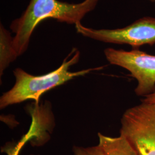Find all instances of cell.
Segmentation results:
<instances>
[{
    "label": "cell",
    "mask_w": 155,
    "mask_h": 155,
    "mask_svg": "<svg viewBox=\"0 0 155 155\" xmlns=\"http://www.w3.org/2000/svg\"><path fill=\"white\" fill-rule=\"evenodd\" d=\"M72 152L73 155H105L98 145L89 147L74 146Z\"/></svg>",
    "instance_id": "7"
},
{
    "label": "cell",
    "mask_w": 155,
    "mask_h": 155,
    "mask_svg": "<svg viewBox=\"0 0 155 155\" xmlns=\"http://www.w3.org/2000/svg\"><path fill=\"white\" fill-rule=\"evenodd\" d=\"M13 37L4 26L0 25V77L18 57L13 46Z\"/></svg>",
    "instance_id": "6"
},
{
    "label": "cell",
    "mask_w": 155,
    "mask_h": 155,
    "mask_svg": "<svg viewBox=\"0 0 155 155\" xmlns=\"http://www.w3.org/2000/svg\"><path fill=\"white\" fill-rule=\"evenodd\" d=\"M78 33L84 37L107 43L127 45L134 49L155 44V18L144 17L122 28L114 29L88 28L79 22L75 25Z\"/></svg>",
    "instance_id": "3"
},
{
    "label": "cell",
    "mask_w": 155,
    "mask_h": 155,
    "mask_svg": "<svg viewBox=\"0 0 155 155\" xmlns=\"http://www.w3.org/2000/svg\"><path fill=\"white\" fill-rule=\"evenodd\" d=\"M100 1L84 0L80 3L70 4L59 0H31L21 16L14 20L10 25L15 34L13 42L18 56L26 52L32 33L41 21L52 18L75 25L93 11Z\"/></svg>",
    "instance_id": "1"
},
{
    "label": "cell",
    "mask_w": 155,
    "mask_h": 155,
    "mask_svg": "<svg viewBox=\"0 0 155 155\" xmlns=\"http://www.w3.org/2000/svg\"><path fill=\"white\" fill-rule=\"evenodd\" d=\"M142 102L146 103H155V92L145 97Z\"/></svg>",
    "instance_id": "8"
},
{
    "label": "cell",
    "mask_w": 155,
    "mask_h": 155,
    "mask_svg": "<svg viewBox=\"0 0 155 155\" xmlns=\"http://www.w3.org/2000/svg\"><path fill=\"white\" fill-rule=\"evenodd\" d=\"M98 145L105 155H138L136 150L125 137H110L98 133Z\"/></svg>",
    "instance_id": "5"
},
{
    "label": "cell",
    "mask_w": 155,
    "mask_h": 155,
    "mask_svg": "<svg viewBox=\"0 0 155 155\" xmlns=\"http://www.w3.org/2000/svg\"><path fill=\"white\" fill-rule=\"evenodd\" d=\"M107 61L130 72L137 82L134 93L146 97L155 92V55L138 48L125 51L107 48L104 50Z\"/></svg>",
    "instance_id": "4"
},
{
    "label": "cell",
    "mask_w": 155,
    "mask_h": 155,
    "mask_svg": "<svg viewBox=\"0 0 155 155\" xmlns=\"http://www.w3.org/2000/svg\"><path fill=\"white\" fill-rule=\"evenodd\" d=\"M149 1H152V2H155V0H149Z\"/></svg>",
    "instance_id": "9"
},
{
    "label": "cell",
    "mask_w": 155,
    "mask_h": 155,
    "mask_svg": "<svg viewBox=\"0 0 155 155\" xmlns=\"http://www.w3.org/2000/svg\"></svg>",
    "instance_id": "10"
},
{
    "label": "cell",
    "mask_w": 155,
    "mask_h": 155,
    "mask_svg": "<svg viewBox=\"0 0 155 155\" xmlns=\"http://www.w3.org/2000/svg\"><path fill=\"white\" fill-rule=\"evenodd\" d=\"M79 59V51L74 48L60 66L45 74L33 75L22 68L15 69L13 75L15 78V83L11 89L1 97V109L22 103L27 100H33L36 104H39L41 96L50 90L75 78L84 76L94 71L100 70L102 68H90L78 71H70V67L77 64Z\"/></svg>",
    "instance_id": "2"
}]
</instances>
